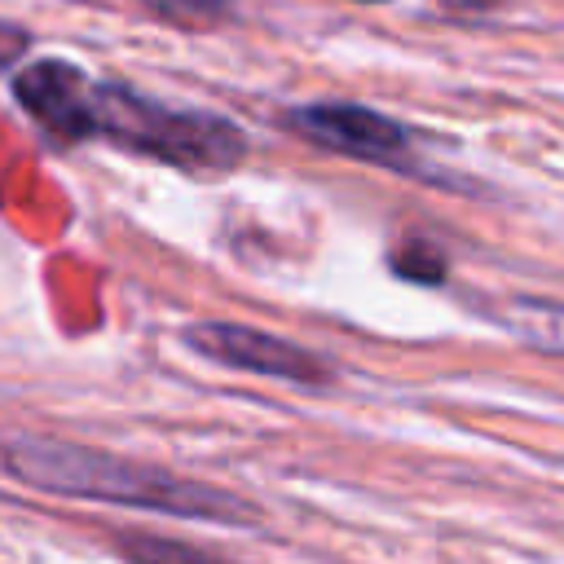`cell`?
<instances>
[{"mask_svg":"<svg viewBox=\"0 0 564 564\" xmlns=\"http://www.w3.org/2000/svg\"><path fill=\"white\" fill-rule=\"evenodd\" d=\"M4 467L44 494L62 498H93V502H123V507H150L185 520H207V524H256V507L242 502L229 489L203 485L172 476L163 467H145L106 449L70 445V441H9L0 449Z\"/></svg>","mask_w":564,"mask_h":564,"instance_id":"6da1fadb","label":"cell"},{"mask_svg":"<svg viewBox=\"0 0 564 564\" xmlns=\"http://www.w3.org/2000/svg\"><path fill=\"white\" fill-rule=\"evenodd\" d=\"M88 119H93V137H106L132 154L172 167L220 172L247 154V132L234 119L212 110H181L128 84H93Z\"/></svg>","mask_w":564,"mask_h":564,"instance_id":"7a4b0ae2","label":"cell"},{"mask_svg":"<svg viewBox=\"0 0 564 564\" xmlns=\"http://www.w3.org/2000/svg\"><path fill=\"white\" fill-rule=\"evenodd\" d=\"M185 344L194 352H203L207 361L269 375V379H286V383H330L335 379L330 361L317 357L313 348L291 344L273 330L242 326V322H198L185 330Z\"/></svg>","mask_w":564,"mask_h":564,"instance_id":"3957f363","label":"cell"},{"mask_svg":"<svg viewBox=\"0 0 564 564\" xmlns=\"http://www.w3.org/2000/svg\"><path fill=\"white\" fill-rule=\"evenodd\" d=\"M291 128L313 137L326 150H339L348 159H366V163H383V167H410V132L370 110V106H352V101H313L291 110Z\"/></svg>","mask_w":564,"mask_h":564,"instance_id":"277c9868","label":"cell"},{"mask_svg":"<svg viewBox=\"0 0 564 564\" xmlns=\"http://www.w3.org/2000/svg\"><path fill=\"white\" fill-rule=\"evenodd\" d=\"M13 97L18 106L53 137L62 141H84L93 137L88 101H93V79L62 62V57H40L13 75Z\"/></svg>","mask_w":564,"mask_h":564,"instance_id":"5b68a950","label":"cell"},{"mask_svg":"<svg viewBox=\"0 0 564 564\" xmlns=\"http://www.w3.org/2000/svg\"><path fill=\"white\" fill-rule=\"evenodd\" d=\"M498 322H502L516 339H524V344H533V348H542V352L564 357V300L520 295V300H507V304L498 308Z\"/></svg>","mask_w":564,"mask_h":564,"instance_id":"8992f818","label":"cell"},{"mask_svg":"<svg viewBox=\"0 0 564 564\" xmlns=\"http://www.w3.org/2000/svg\"><path fill=\"white\" fill-rule=\"evenodd\" d=\"M115 546H119V555L132 560V564H238V560L198 551V546L176 542V538H154V533H123Z\"/></svg>","mask_w":564,"mask_h":564,"instance_id":"52a82bcc","label":"cell"},{"mask_svg":"<svg viewBox=\"0 0 564 564\" xmlns=\"http://www.w3.org/2000/svg\"><path fill=\"white\" fill-rule=\"evenodd\" d=\"M150 13L167 18V22H185V26H203V22H216L229 0H141Z\"/></svg>","mask_w":564,"mask_h":564,"instance_id":"ba28073f","label":"cell"},{"mask_svg":"<svg viewBox=\"0 0 564 564\" xmlns=\"http://www.w3.org/2000/svg\"><path fill=\"white\" fill-rule=\"evenodd\" d=\"M397 273H405L414 282H436L445 273V260H441V251H432L423 242H405V251L397 256Z\"/></svg>","mask_w":564,"mask_h":564,"instance_id":"9c48e42d","label":"cell"},{"mask_svg":"<svg viewBox=\"0 0 564 564\" xmlns=\"http://www.w3.org/2000/svg\"><path fill=\"white\" fill-rule=\"evenodd\" d=\"M26 48H31V35H26L22 26H13V22H4V18H0V70H4V66H13Z\"/></svg>","mask_w":564,"mask_h":564,"instance_id":"30bf717a","label":"cell"},{"mask_svg":"<svg viewBox=\"0 0 564 564\" xmlns=\"http://www.w3.org/2000/svg\"><path fill=\"white\" fill-rule=\"evenodd\" d=\"M441 4H449V9H458V13H471V9H494L498 0H441Z\"/></svg>","mask_w":564,"mask_h":564,"instance_id":"8fae6325","label":"cell"}]
</instances>
